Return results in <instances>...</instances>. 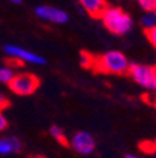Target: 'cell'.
I'll list each match as a JSON object with an SVG mask.
<instances>
[{
    "instance_id": "obj_1",
    "label": "cell",
    "mask_w": 156,
    "mask_h": 158,
    "mask_svg": "<svg viewBox=\"0 0 156 158\" xmlns=\"http://www.w3.org/2000/svg\"><path fill=\"white\" fill-rule=\"evenodd\" d=\"M129 64L130 63L127 58L121 52L112 50L100 55H94V63L91 69L95 73H100V74L123 75V74H127Z\"/></svg>"
},
{
    "instance_id": "obj_2",
    "label": "cell",
    "mask_w": 156,
    "mask_h": 158,
    "mask_svg": "<svg viewBox=\"0 0 156 158\" xmlns=\"http://www.w3.org/2000/svg\"><path fill=\"white\" fill-rule=\"evenodd\" d=\"M100 19L105 28L115 35H124L132 28L131 16L123 9L116 6H107L101 14Z\"/></svg>"
},
{
    "instance_id": "obj_3",
    "label": "cell",
    "mask_w": 156,
    "mask_h": 158,
    "mask_svg": "<svg viewBox=\"0 0 156 158\" xmlns=\"http://www.w3.org/2000/svg\"><path fill=\"white\" fill-rule=\"evenodd\" d=\"M40 78L33 73H19L9 82V88L18 95H31L40 87Z\"/></svg>"
},
{
    "instance_id": "obj_4",
    "label": "cell",
    "mask_w": 156,
    "mask_h": 158,
    "mask_svg": "<svg viewBox=\"0 0 156 158\" xmlns=\"http://www.w3.org/2000/svg\"><path fill=\"white\" fill-rule=\"evenodd\" d=\"M127 74L141 87L147 89H156V68L155 67L132 63V64H129Z\"/></svg>"
},
{
    "instance_id": "obj_5",
    "label": "cell",
    "mask_w": 156,
    "mask_h": 158,
    "mask_svg": "<svg viewBox=\"0 0 156 158\" xmlns=\"http://www.w3.org/2000/svg\"><path fill=\"white\" fill-rule=\"evenodd\" d=\"M4 50L8 55H10L11 58L19 59V60H21L23 63L26 62V63H33V64H39V65L46 63L45 58H43L41 55L25 50L24 48L18 47V45H5Z\"/></svg>"
},
{
    "instance_id": "obj_6",
    "label": "cell",
    "mask_w": 156,
    "mask_h": 158,
    "mask_svg": "<svg viewBox=\"0 0 156 158\" xmlns=\"http://www.w3.org/2000/svg\"><path fill=\"white\" fill-rule=\"evenodd\" d=\"M35 14L40 19H44V20H48L55 24H64L69 20V15L66 11L54 6H48V5L37 6L35 9Z\"/></svg>"
},
{
    "instance_id": "obj_7",
    "label": "cell",
    "mask_w": 156,
    "mask_h": 158,
    "mask_svg": "<svg viewBox=\"0 0 156 158\" xmlns=\"http://www.w3.org/2000/svg\"><path fill=\"white\" fill-rule=\"evenodd\" d=\"M71 147L80 154H90L95 149V139L88 132H77L71 138Z\"/></svg>"
},
{
    "instance_id": "obj_8",
    "label": "cell",
    "mask_w": 156,
    "mask_h": 158,
    "mask_svg": "<svg viewBox=\"0 0 156 158\" xmlns=\"http://www.w3.org/2000/svg\"><path fill=\"white\" fill-rule=\"evenodd\" d=\"M80 4L91 18L96 19H100L104 10L109 6L106 0H80Z\"/></svg>"
},
{
    "instance_id": "obj_9",
    "label": "cell",
    "mask_w": 156,
    "mask_h": 158,
    "mask_svg": "<svg viewBox=\"0 0 156 158\" xmlns=\"http://www.w3.org/2000/svg\"><path fill=\"white\" fill-rule=\"evenodd\" d=\"M21 149V142L16 137H6L0 138V153L2 154H9V153H16Z\"/></svg>"
},
{
    "instance_id": "obj_10",
    "label": "cell",
    "mask_w": 156,
    "mask_h": 158,
    "mask_svg": "<svg viewBox=\"0 0 156 158\" xmlns=\"http://www.w3.org/2000/svg\"><path fill=\"white\" fill-rule=\"evenodd\" d=\"M49 133H50V135L54 138V139L57 143H60L61 146H64V147H69L70 146V143L68 141V138H66L64 131L59 126H51L50 129H49Z\"/></svg>"
},
{
    "instance_id": "obj_11",
    "label": "cell",
    "mask_w": 156,
    "mask_h": 158,
    "mask_svg": "<svg viewBox=\"0 0 156 158\" xmlns=\"http://www.w3.org/2000/svg\"><path fill=\"white\" fill-rule=\"evenodd\" d=\"M141 25L145 30L156 27V11H146V14L141 18Z\"/></svg>"
},
{
    "instance_id": "obj_12",
    "label": "cell",
    "mask_w": 156,
    "mask_h": 158,
    "mask_svg": "<svg viewBox=\"0 0 156 158\" xmlns=\"http://www.w3.org/2000/svg\"><path fill=\"white\" fill-rule=\"evenodd\" d=\"M80 63H81L83 68L91 69L92 63H94V55L89 52H81L80 53Z\"/></svg>"
},
{
    "instance_id": "obj_13",
    "label": "cell",
    "mask_w": 156,
    "mask_h": 158,
    "mask_svg": "<svg viewBox=\"0 0 156 158\" xmlns=\"http://www.w3.org/2000/svg\"><path fill=\"white\" fill-rule=\"evenodd\" d=\"M14 72L9 68V67H3V68H0V82L2 83H8L13 79L14 77Z\"/></svg>"
},
{
    "instance_id": "obj_14",
    "label": "cell",
    "mask_w": 156,
    "mask_h": 158,
    "mask_svg": "<svg viewBox=\"0 0 156 158\" xmlns=\"http://www.w3.org/2000/svg\"><path fill=\"white\" fill-rule=\"evenodd\" d=\"M139 148L144 152V153H154L156 152V143L154 141H144V142H140L139 143Z\"/></svg>"
},
{
    "instance_id": "obj_15",
    "label": "cell",
    "mask_w": 156,
    "mask_h": 158,
    "mask_svg": "<svg viewBox=\"0 0 156 158\" xmlns=\"http://www.w3.org/2000/svg\"><path fill=\"white\" fill-rule=\"evenodd\" d=\"M139 4L145 11H156V0H139Z\"/></svg>"
},
{
    "instance_id": "obj_16",
    "label": "cell",
    "mask_w": 156,
    "mask_h": 158,
    "mask_svg": "<svg viewBox=\"0 0 156 158\" xmlns=\"http://www.w3.org/2000/svg\"><path fill=\"white\" fill-rule=\"evenodd\" d=\"M145 35L147 38V40L151 43V45L156 49V27H154L151 29H146L145 30Z\"/></svg>"
},
{
    "instance_id": "obj_17",
    "label": "cell",
    "mask_w": 156,
    "mask_h": 158,
    "mask_svg": "<svg viewBox=\"0 0 156 158\" xmlns=\"http://www.w3.org/2000/svg\"><path fill=\"white\" fill-rule=\"evenodd\" d=\"M9 106H10V101L4 94L0 93V112H2L3 109H5V108H8Z\"/></svg>"
},
{
    "instance_id": "obj_18",
    "label": "cell",
    "mask_w": 156,
    "mask_h": 158,
    "mask_svg": "<svg viewBox=\"0 0 156 158\" xmlns=\"http://www.w3.org/2000/svg\"><path fill=\"white\" fill-rule=\"evenodd\" d=\"M8 126H9V122H8V119L4 117V114L0 112V132H3V131H5L6 128H8Z\"/></svg>"
},
{
    "instance_id": "obj_19",
    "label": "cell",
    "mask_w": 156,
    "mask_h": 158,
    "mask_svg": "<svg viewBox=\"0 0 156 158\" xmlns=\"http://www.w3.org/2000/svg\"><path fill=\"white\" fill-rule=\"evenodd\" d=\"M6 63L9 64V68H13V67H15V65H18V67L23 65V62L19 60V59H16V58H9L8 60H6Z\"/></svg>"
},
{
    "instance_id": "obj_20",
    "label": "cell",
    "mask_w": 156,
    "mask_h": 158,
    "mask_svg": "<svg viewBox=\"0 0 156 158\" xmlns=\"http://www.w3.org/2000/svg\"><path fill=\"white\" fill-rule=\"evenodd\" d=\"M151 98H152V101L150 102V104L154 106V107L156 108V95H151Z\"/></svg>"
},
{
    "instance_id": "obj_21",
    "label": "cell",
    "mask_w": 156,
    "mask_h": 158,
    "mask_svg": "<svg viewBox=\"0 0 156 158\" xmlns=\"http://www.w3.org/2000/svg\"><path fill=\"white\" fill-rule=\"evenodd\" d=\"M9 2H11V3H14V4H20L21 0H9Z\"/></svg>"
},
{
    "instance_id": "obj_22",
    "label": "cell",
    "mask_w": 156,
    "mask_h": 158,
    "mask_svg": "<svg viewBox=\"0 0 156 158\" xmlns=\"http://www.w3.org/2000/svg\"><path fill=\"white\" fill-rule=\"evenodd\" d=\"M125 158H139V157H135V156H131V154H126Z\"/></svg>"
},
{
    "instance_id": "obj_23",
    "label": "cell",
    "mask_w": 156,
    "mask_h": 158,
    "mask_svg": "<svg viewBox=\"0 0 156 158\" xmlns=\"http://www.w3.org/2000/svg\"><path fill=\"white\" fill-rule=\"evenodd\" d=\"M155 143H156V141H155Z\"/></svg>"
},
{
    "instance_id": "obj_24",
    "label": "cell",
    "mask_w": 156,
    "mask_h": 158,
    "mask_svg": "<svg viewBox=\"0 0 156 158\" xmlns=\"http://www.w3.org/2000/svg\"><path fill=\"white\" fill-rule=\"evenodd\" d=\"M155 68H156V67H155Z\"/></svg>"
}]
</instances>
